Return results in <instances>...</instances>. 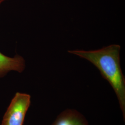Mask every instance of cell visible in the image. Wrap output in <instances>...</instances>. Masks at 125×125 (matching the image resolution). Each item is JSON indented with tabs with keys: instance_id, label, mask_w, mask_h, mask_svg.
<instances>
[{
	"instance_id": "obj_1",
	"label": "cell",
	"mask_w": 125,
	"mask_h": 125,
	"mask_svg": "<svg viewBox=\"0 0 125 125\" xmlns=\"http://www.w3.org/2000/svg\"><path fill=\"white\" fill-rule=\"evenodd\" d=\"M120 45H111L97 50H69L68 52L88 60L98 69L114 90L125 120V79L120 64Z\"/></svg>"
},
{
	"instance_id": "obj_2",
	"label": "cell",
	"mask_w": 125,
	"mask_h": 125,
	"mask_svg": "<svg viewBox=\"0 0 125 125\" xmlns=\"http://www.w3.org/2000/svg\"><path fill=\"white\" fill-rule=\"evenodd\" d=\"M31 96L17 92L12 99L3 116L1 125H23L30 106Z\"/></svg>"
},
{
	"instance_id": "obj_3",
	"label": "cell",
	"mask_w": 125,
	"mask_h": 125,
	"mask_svg": "<svg viewBox=\"0 0 125 125\" xmlns=\"http://www.w3.org/2000/svg\"><path fill=\"white\" fill-rule=\"evenodd\" d=\"M25 67V60L22 57L16 55L11 58L0 52V78L12 71L21 73Z\"/></svg>"
},
{
	"instance_id": "obj_4",
	"label": "cell",
	"mask_w": 125,
	"mask_h": 125,
	"mask_svg": "<svg viewBox=\"0 0 125 125\" xmlns=\"http://www.w3.org/2000/svg\"><path fill=\"white\" fill-rule=\"evenodd\" d=\"M52 125H88V122L79 112L67 109L57 117Z\"/></svg>"
},
{
	"instance_id": "obj_5",
	"label": "cell",
	"mask_w": 125,
	"mask_h": 125,
	"mask_svg": "<svg viewBox=\"0 0 125 125\" xmlns=\"http://www.w3.org/2000/svg\"><path fill=\"white\" fill-rule=\"evenodd\" d=\"M5 0H0V4L2 2L4 1Z\"/></svg>"
}]
</instances>
